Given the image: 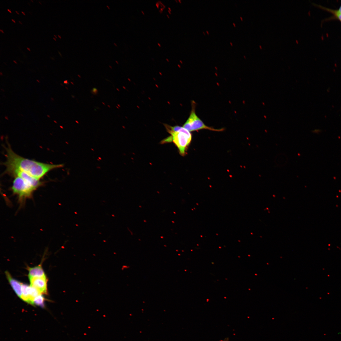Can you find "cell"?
<instances>
[{
  "label": "cell",
  "mask_w": 341,
  "mask_h": 341,
  "mask_svg": "<svg viewBox=\"0 0 341 341\" xmlns=\"http://www.w3.org/2000/svg\"><path fill=\"white\" fill-rule=\"evenodd\" d=\"M71 83H72V84H73V85H74V83H73V82H71Z\"/></svg>",
  "instance_id": "47"
},
{
  "label": "cell",
  "mask_w": 341,
  "mask_h": 341,
  "mask_svg": "<svg viewBox=\"0 0 341 341\" xmlns=\"http://www.w3.org/2000/svg\"><path fill=\"white\" fill-rule=\"evenodd\" d=\"M91 92L92 94L96 95L98 94V91L97 88H93L91 90Z\"/></svg>",
  "instance_id": "11"
},
{
  "label": "cell",
  "mask_w": 341,
  "mask_h": 341,
  "mask_svg": "<svg viewBox=\"0 0 341 341\" xmlns=\"http://www.w3.org/2000/svg\"><path fill=\"white\" fill-rule=\"evenodd\" d=\"M168 10H169V11H170V12H171V11H172V9H171V8H170V7H168Z\"/></svg>",
  "instance_id": "14"
},
{
  "label": "cell",
  "mask_w": 341,
  "mask_h": 341,
  "mask_svg": "<svg viewBox=\"0 0 341 341\" xmlns=\"http://www.w3.org/2000/svg\"><path fill=\"white\" fill-rule=\"evenodd\" d=\"M192 109L190 115L183 126V127L189 132L201 130H207L215 131H222L223 129H216L206 125L203 121L197 116L196 112V103L192 102Z\"/></svg>",
  "instance_id": "4"
},
{
  "label": "cell",
  "mask_w": 341,
  "mask_h": 341,
  "mask_svg": "<svg viewBox=\"0 0 341 341\" xmlns=\"http://www.w3.org/2000/svg\"><path fill=\"white\" fill-rule=\"evenodd\" d=\"M44 298L42 295L36 297L34 301V306L35 305L38 306H43Z\"/></svg>",
  "instance_id": "9"
},
{
  "label": "cell",
  "mask_w": 341,
  "mask_h": 341,
  "mask_svg": "<svg viewBox=\"0 0 341 341\" xmlns=\"http://www.w3.org/2000/svg\"><path fill=\"white\" fill-rule=\"evenodd\" d=\"M22 298L28 304L34 306V301L38 296L42 295L37 289L26 284H22Z\"/></svg>",
  "instance_id": "5"
},
{
  "label": "cell",
  "mask_w": 341,
  "mask_h": 341,
  "mask_svg": "<svg viewBox=\"0 0 341 341\" xmlns=\"http://www.w3.org/2000/svg\"><path fill=\"white\" fill-rule=\"evenodd\" d=\"M175 2H176L177 3L178 2V1H177V0H175Z\"/></svg>",
  "instance_id": "32"
},
{
  "label": "cell",
  "mask_w": 341,
  "mask_h": 341,
  "mask_svg": "<svg viewBox=\"0 0 341 341\" xmlns=\"http://www.w3.org/2000/svg\"><path fill=\"white\" fill-rule=\"evenodd\" d=\"M141 12L143 14V15H145V13L143 11H141Z\"/></svg>",
  "instance_id": "18"
},
{
  "label": "cell",
  "mask_w": 341,
  "mask_h": 341,
  "mask_svg": "<svg viewBox=\"0 0 341 341\" xmlns=\"http://www.w3.org/2000/svg\"><path fill=\"white\" fill-rule=\"evenodd\" d=\"M29 278L46 277V274L41 265L32 268L28 267Z\"/></svg>",
  "instance_id": "8"
},
{
  "label": "cell",
  "mask_w": 341,
  "mask_h": 341,
  "mask_svg": "<svg viewBox=\"0 0 341 341\" xmlns=\"http://www.w3.org/2000/svg\"><path fill=\"white\" fill-rule=\"evenodd\" d=\"M226 341H227V340H226Z\"/></svg>",
  "instance_id": "52"
},
{
  "label": "cell",
  "mask_w": 341,
  "mask_h": 341,
  "mask_svg": "<svg viewBox=\"0 0 341 341\" xmlns=\"http://www.w3.org/2000/svg\"><path fill=\"white\" fill-rule=\"evenodd\" d=\"M11 190L14 195H16L18 201L22 204L27 199L31 198L33 193L43 184L40 180L28 174L23 177L18 176L14 177Z\"/></svg>",
  "instance_id": "2"
},
{
  "label": "cell",
  "mask_w": 341,
  "mask_h": 341,
  "mask_svg": "<svg viewBox=\"0 0 341 341\" xmlns=\"http://www.w3.org/2000/svg\"><path fill=\"white\" fill-rule=\"evenodd\" d=\"M15 12H16V13H17V14H19V13H18V12H17L16 11H15Z\"/></svg>",
  "instance_id": "39"
},
{
  "label": "cell",
  "mask_w": 341,
  "mask_h": 341,
  "mask_svg": "<svg viewBox=\"0 0 341 341\" xmlns=\"http://www.w3.org/2000/svg\"><path fill=\"white\" fill-rule=\"evenodd\" d=\"M13 62H14L16 64H17L16 62L15 61H13Z\"/></svg>",
  "instance_id": "35"
},
{
  "label": "cell",
  "mask_w": 341,
  "mask_h": 341,
  "mask_svg": "<svg viewBox=\"0 0 341 341\" xmlns=\"http://www.w3.org/2000/svg\"><path fill=\"white\" fill-rule=\"evenodd\" d=\"M6 151L7 160L4 164L6 170H20L39 180L51 170L63 166L62 164L44 163L24 158L16 154L9 145Z\"/></svg>",
  "instance_id": "1"
},
{
  "label": "cell",
  "mask_w": 341,
  "mask_h": 341,
  "mask_svg": "<svg viewBox=\"0 0 341 341\" xmlns=\"http://www.w3.org/2000/svg\"><path fill=\"white\" fill-rule=\"evenodd\" d=\"M58 52L59 53V54H60V56L62 57V54H61V53L59 51H58Z\"/></svg>",
  "instance_id": "17"
},
{
  "label": "cell",
  "mask_w": 341,
  "mask_h": 341,
  "mask_svg": "<svg viewBox=\"0 0 341 341\" xmlns=\"http://www.w3.org/2000/svg\"><path fill=\"white\" fill-rule=\"evenodd\" d=\"M58 35L60 38L61 39V37L59 35Z\"/></svg>",
  "instance_id": "31"
},
{
  "label": "cell",
  "mask_w": 341,
  "mask_h": 341,
  "mask_svg": "<svg viewBox=\"0 0 341 341\" xmlns=\"http://www.w3.org/2000/svg\"><path fill=\"white\" fill-rule=\"evenodd\" d=\"M167 17H168V18H170V16H169V15H167Z\"/></svg>",
  "instance_id": "24"
},
{
  "label": "cell",
  "mask_w": 341,
  "mask_h": 341,
  "mask_svg": "<svg viewBox=\"0 0 341 341\" xmlns=\"http://www.w3.org/2000/svg\"><path fill=\"white\" fill-rule=\"evenodd\" d=\"M331 12L334 13L335 15L339 19V20L341 21V13H339L338 11H332L330 10Z\"/></svg>",
  "instance_id": "10"
},
{
  "label": "cell",
  "mask_w": 341,
  "mask_h": 341,
  "mask_svg": "<svg viewBox=\"0 0 341 341\" xmlns=\"http://www.w3.org/2000/svg\"><path fill=\"white\" fill-rule=\"evenodd\" d=\"M168 13H169V14H171V12H170V11H169V10H168Z\"/></svg>",
  "instance_id": "16"
},
{
  "label": "cell",
  "mask_w": 341,
  "mask_h": 341,
  "mask_svg": "<svg viewBox=\"0 0 341 341\" xmlns=\"http://www.w3.org/2000/svg\"><path fill=\"white\" fill-rule=\"evenodd\" d=\"M78 77H79L80 78H81V76H80V75H78Z\"/></svg>",
  "instance_id": "25"
},
{
  "label": "cell",
  "mask_w": 341,
  "mask_h": 341,
  "mask_svg": "<svg viewBox=\"0 0 341 341\" xmlns=\"http://www.w3.org/2000/svg\"><path fill=\"white\" fill-rule=\"evenodd\" d=\"M38 2H39V3H40V4H42V3H41V2H39V1Z\"/></svg>",
  "instance_id": "45"
},
{
  "label": "cell",
  "mask_w": 341,
  "mask_h": 341,
  "mask_svg": "<svg viewBox=\"0 0 341 341\" xmlns=\"http://www.w3.org/2000/svg\"><path fill=\"white\" fill-rule=\"evenodd\" d=\"M165 126L171 136L164 140L163 142L164 143L173 141L178 149L180 154L184 156L192 140L190 132L183 127H172L167 125Z\"/></svg>",
  "instance_id": "3"
},
{
  "label": "cell",
  "mask_w": 341,
  "mask_h": 341,
  "mask_svg": "<svg viewBox=\"0 0 341 341\" xmlns=\"http://www.w3.org/2000/svg\"><path fill=\"white\" fill-rule=\"evenodd\" d=\"M22 12V13H23V14H24V15H25V13H24V12H23V11H22V12Z\"/></svg>",
  "instance_id": "29"
},
{
  "label": "cell",
  "mask_w": 341,
  "mask_h": 341,
  "mask_svg": "<svg viewBox=\"0 0 341 341\" xmlns=\"http://www.w3.org/2000/svg\"><path fill=\"white\" fill-rule=\"evenodd\" d=\"M18 22H20V24H22V23H21V22H20V21H18Z\"/></svg>",
  "instance_id": "36"
},
{
  "label": "cell",
  "mask_w": 341,
  "mask_h": 341,
  "mask_svg": "<svg viewBox=\"0 0 341 341\" xmlns=\"http://www.w3.org/2000/svg\"><path fill=\"white\" fill-rule=\"evenodd\" d=\"M12 21H13V22H14V23H16V22H15V21H14V20H13V19H12Z\"/></svg>",
  "instance_id": "22"
},
{
  "label": "cell",
  "mask_w": 341,
  "mask_h": 341,
  "mask_svg": "<svg viewBox=\"0 0 341 341\" xmlns=\"http://www.w3.org/2000/svg\"><path fill=\"white\" fill-rule=\"evenodd\" d=\"M7 10H8V11L9 12V13H12V12H11V10H10V9H7Z\"/></svg>",
  "instance_id": "15"
},
{
  "label": "cell",
  "mask_w": 341,
  "mask_h": 341,
  "mask_svg": "<svg viewBox=\"0 0 341 341\" xmlns=\"http://www.w3.org/2000/svg\"><path fill=\"white\" fill-rule=\"evenodd\" d=\"M160 4H159V3L158 2L156 3V6L157 7V8L158 9L159 8Z\"/></svg>",
  "instance_id": "12"
},
{
  "label": "cell",
  "mask_w": 341,
  "mask_h": 341,
  "mask_svg": "<svg viewBox=\"0 0 341 341\" xmlns=\"http://www.w3.org/2000/svg\"><path fill=\"white\" fill-rule=\"evenodd\" d=\"M102 104H103V105H105V103H104V102H102Z\"/></svg>",
  "instance_id": "27"
},
{
  "label": "cell",
  "mask_w": 341,
  "mask_h": 341,
  "mask_svg": "<svg viewBox=\"0 0 341 341\" xmlns=\"http://www.w3.org/2000/svg\"><path fill=\"white\" fill-rule=\"evenodd\" d=\"M109 67H110V68H111V69H112V66H111L110 65V66H109Z\"/></svg>",
  "instance_id": "37"
},
{
  "label": "cell",
  "mask_w": 341,
  "mask_h": 341,
  "mask_svg": "<svg viewBox=\"0 0 341 341\" xmlns=\"http://www.w3.org/2000/svg\"><path fill=\"white\" fill-rule=\"evenodd\" d=\"M53 39H54V40H55V41H56V39H55V38H54L53 37Z\"/></svg>",
  "instance_id": "41"
},
{
  "label": "cell",
  "mask_w": 341,
  "mask_h": 341,
  "mask_svg": "<svg viewBox=\"0 0 341 341\" xmlns=\"http://www.w3.org/2000/svg\"><path fill=\"white\" fill-rule=\"evenodd\" d=\"M67 82H68V81H67V80H66V81H65L64 82V83H66H66H67Z\"/></svg>",
  "instance_id": "21"
},
{
  "label": "cell",
  "mask_w": 341,
  "mask_h": 341,
  "mask_svg": "<svg viewBox=\"0 0 341 341\" xmlns=\"http://www.w3.org/2000/svg\"><path fill=\"white\" fill-rule=\"evenodd\" d=\"M116 90H118V91H119V89H118V88H117V89H116Z\"/></svg>",
  "instance_id": "33"
},
{
  "label": "cell",
  "mask_w": 341,
  "mask_h": 341,
  "mask_svg": "<svg viewBox=\"0 0 341 341\" xmlns=\"http://www.w3.org/2000/svg\"><path fill=\"white\" fill-rule=\"evenodd\" d=\"M158 45L159 47H161V45L160 43H158Z\"/></svg>",
  "instance_id": "19"
},
{
  "label": "cell",
  "mask_w": 341,
  "mask_h": 341,
  "mask_svg": "<svg viewBox=\"0 0 341 341\" xmlns=\"http://www.w3.org/2000/svg\"><path fill=\"white\" fill-rule=\"evenodd\" d=\"M0 31H1V32H2V33H4V32L3 31H2V30H1H1H0Z\"/></svg>",
  "instance_id": "23"
},
{
  "label": "cell",
  "mask_w": 341,
  "mask_h": 341,
  "mask_svg": "<svg viewBox=\"0 0 341 341\" xmlns=\"http://www.w3.org/2000/svg\"><path fill=\"white\" fill-rule=\"evenodd\" d=\"M116 107L118 109H119V107H118V106H116Z\"/></svg>",
  "instance_id": "40"
},
{
  "label": "cell",
  "mask_w": 341,
  "mask_h": 341,
  "mask_svg": "<svg viewBox=\"0 0 341 341\" xmlns=\"http://www.w3.org/2000/svg\"><path fill=\"white\" fill-rule=\"evenodd\" d=\"M339 11V13H341V6L340 7V8H339V11Z\"/></svg>",
  "instance_id": "13"
},
{
  "label": "cell",
  "mask_w": 341,
  "mask_h": 341,
  "mask_svg": "<svg viewBox=\"0 0 341 341\" xmlns=\"http://www.w3.org/2000/svg\"><path fill=\"white\" fill-rule=\"evenodd\" d=\"M166 60L168 62H169V61L167 59H166Z\"/></svg>",
  "instance_id": "34"
},
{
  "label": "cell",
  "mask_w": 341,
  "mask_h": 341,
  "mask_svg": "<svg viewBox=\"0 0 341 341\" xmlns=\"http://www.w3.org/2000/svg\"><path fill=\"white\" fill-rule=\"evenodd\" d=\"M54 35V36H55V37H56V38H57V36H56V35Z\"/></svg>",
  "instance_id": "48"
},
{
  "label": "cell",
  "mask_w": 341,
  "mask_h": 341,
  "mask_svg": "<svg viewBox=\"0 0 341 341\" xmlns=\"http://www.w3.org/2000/svg\"><path fill=\"white\" fill-rule=\"evenodd\" d=\"M118 105V107H120V105H119V104H118V105Z\"/></svg>",
  "instance_id": "28"
},
{
  "label": "cell",
  "mask_w": 341,
  "mask_h": 341,
  "mask_svg": "<svg viewBox=\"0 0 341 341\" xmlns=\"http://www.w3.org/2000/svg\"><path fill=\"white\" fill-rule=\"evenodd\" d=\"M30 286L38 291L42 294H47V282L46 277L29 278Z\"/></svg>",
  "instance_id": "6"
},
{
  "label": "cell",
  "mask_w": 341,
  "mask_h": 341,
  "mask_svg": "<svg viewBox=\"0 0 341 341\" xmlns=\"http://www.w3.org/2000/svg\"><path fill=\"white\" fill-rule=\"evenodd\" d=\"M75 122H77V123H79V122H78V121H75Z\"/></svg>",
  "instance_id": "44"
},
{
  "label": "cell",
  "mask_w": 341,
  "mask_h": 341,
  "mask_svg": "<svg viewBox=\"0 0 341 341\" xmlns=\"http://www.w3.org/2000/svg\"><path fill=\"white\" fill-rule=\"evenodd\" d=\"M107 7H108V9H110V8H109V6L108 7V6H107Z\"/></svg>",
  "instance_id": "46"
},
{
  "label": "cell",
  "mask_w": 341,
  "mask_h": 341,
  "mask_svg": "<svg viewBox=\"0 0 341 341\" xmlns=\"http://www.w3.org/2000/svg\"><path fill=\"white\" fill-rule=\"evenodd\" d=\"M108 107H109V108H111V107L110 106H109V105H108Z\"/></svg>",
  "instance_id": "38"
},
{
  "label": "cell",
  "mask_w": 341,
  "mask_h": 341,
  "mask_svg": "<svg viewBox=\"0 0 341 341\" xmlns=\"http://www.w3.org/2000/svg\"><path fill=\"white\" fill-rule=\"evenodd\" d=\"M5 274L7 279L16 295L21 299L22 283L13 278L8 271H6Z\"/></svg>",
  "instance_id": "7"
},
{
  "label": "cell",
  "mask_w": 341,
  "mask_h": 341,
  "mask_svg": "<svg viewBox=\"0 0 341 341\" xmlns=\"http://www.w3.org/2000/svg\"><path fill=\"white\" fill-rule=\"evenodd\" d=\"M31 2H33V1H32V0H31Z\"/></svg>",
  "instance_id": "51"
},
{
  "label": "cell",
  "mask_w": 341,
  "mask_h": 341,
  "mask_svg": "<svg viewBox=\"0 0 341 341\" xmlns=\"http://www.w3.org/2000/svg\"><path fill=\"white\" fill-rule=\"evenodd\" d=\"M207 34H209V33H208V32L207 31Z\"/></svg>",
  "instance_id": "49"
},
{
  "label": "cell",
  "mask_w": 341,
  "mask_h": 341,
  "mask_svg": "<svg viewBox=\"0 0 341 341\" xmlns=\"http://www.w3.org/2000/svg\"><path fill=\"white\" fill-rule=\"evenodd\" d=\"M50 58H51V59H52V60H54V58H53L52 57H50Z\"/></svg>",
  "instance_id": "26"
},
{
  "label": "cell",
  "mask_w": 341,
  "mask_h": 341,
  "mask_svg": "<svg viewBox=\"0 0 341 341\" xmlns=\"http://www.w3.org/2000/svg\"><path fill=\"white\" fill-rule=\"evenodd\" d=\"M116 63H117V64H119V63H118V62H117V61H116Z\"/></svg>",
  "instance_id": "42"
},
{
  "label": "cell",
  "mask_w": 341,
  "mask_h": 341,
  "mask_svg": "<svg viewBox=\"0 0 341 341\" xmlns=\"http://www.w3.org/2000/svg\"><path fill=\"white\" fill-rule=\"evenodd\" d=\"M178 2H179V3H181L182 2V1H181V0H178Z\"/></svg>",
  "instance_id": "20"
},
{
  "label": "cell",
  "mask_w": 341,
  "mask_h": 341,
  "mask_svg": "<svg viewBox=\"0 0 341 341\" xmlns=\"http://www.w3.org/2000/svg\"><path fill=\"white\" fill-rule=\"evenodd\" d=\"M230 43H231V44L232 45H233V44H232L231 42Z\"/></svg>",
  "instance_id": "50"
},
{
  "label": "cell",
  "mask_w": 341,
  "mask_h": 341,
  "mask_svg": "<svg viewBox=\"0 0 341 341\" xmlns=\"http://www.w3.org/2000/svg\"><path fill=\"white\" fill-rule=\"evenodd\" d=\"M27 48L28 50H29V51H30V50L29 49V48H28V47H27Z\"/></svg>",
  "instance_id": "30"
},
{
  "label": "cell",
  "mask_w": 341,
  "mask_h": 341,
  "mask_svg": "<svg viewBox=\"0 0 341 341\" xmlns=\"http://www.w3.org/2000/svg\"><path fill=\"white\" fill-rule=\"evenodd\" d=\"M114 44L116 45V46H117V44H116L115 43H114Z\"/></svg>",
  "instance_id": "43"
}]
</instances>
